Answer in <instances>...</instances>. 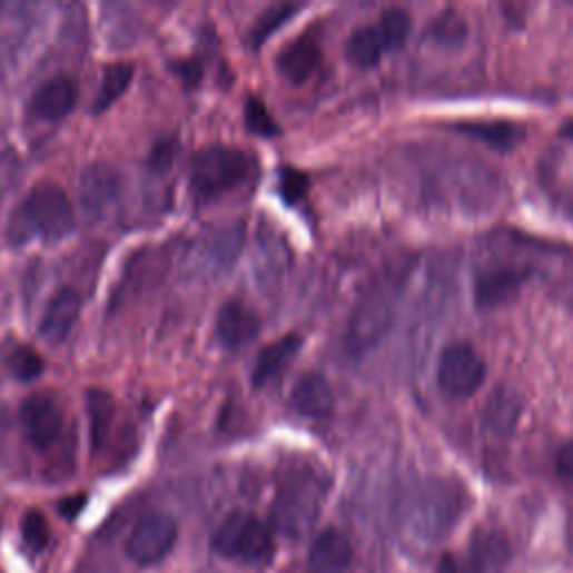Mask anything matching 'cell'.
<instances>
[{
  "label": "cell",
  "mask_w": 573,
  "mask_h": 573,
  "mask_svg": "<svg viewBox=\"0 0 573 573\" xmlns=\"http://www.w3.org/2000/svg\"><path fill=\"white\" fill-rule=\"evenodd\" d=\"M318 488L316 482L289 484L274 504V524L283 533H300L318 513Z\"/></svg>",
  "instance_id": "6"
},
{
  "label": "cell",
  "mask_w": 573,
  "mask_h": 573,
  "mask_svg": "<svg viewBox=\"0 0 573 573\" xmlns=\"http://www.w3.org/2000/svg\"><path fill=\"white\" fill-rule=\"evenodd\" d=\"M21 419L30 444L39 451H48L63 431V415L50 395H34L21 408Z\"/></svg>",
  "instance_id": "7"
},
{
  "label": "cell",
  "mask_w": 573,
  "mask_h": 573,
  "mask_svg": "<svg viewBox=\"0 0 573 573\" xmlns=\"http://www.w3.org/2000/svg\"><path fill=\"white\" fill-rule=\"evenodd\" d=\"M309 190V177L296 168L285 166L280 170V196L285 198V202L294 205L298 200H303Z\"/></svg>",
  "instance_id": "27"
},
{
  "label": "cell",
  "mask_w": 573,
  "mask_h": 573,
  "mask_svg": "<svg viewBox=\"0 0 573 573\" xmlns=\"http://www.w3.org/2000/svg\"><path fill=\"white\" fill-rule=\"evenodd\" d=\"M278 70L285 79H289L292 83H303L307 81L318 63H320V46L318 39L312 34H303L294 41H289L280 55H278Z\"/></svg>",
  "instance_id": "13"
},
{
  "label": "cell",
  "mask_w": 573,
  "mask_h": 573,
  "mask_svg": "<svg viewBox=\"0 0 573 573\" xmlns=\"http://www.w3.org/2000/svg\"><path fill=\"white\" fill-rule=\"evenodd\" d=\"M376 30H378L381 39H384L386 50H399V48H404V43L411 37L413 19L406 10L393 8L381 14V23L376 26Z\"/></svg>",
  "instance_id": "23"
},
{
  "label": "cell",
  "mask_w": 573,
  "mask_h": 573,
  "mask_svg": "<svg viewBox=\"0 0 573 573\" xmlns=\"http://www.w3.org/2000/svg\"><path fill=\"white\" fill-rule=\"evenodd\" d=\"M466 34H468V28H466V21L455 14V12H444L442 17H437L433 21V26L428 28V37L439 43V46H446V48H457L466 41Z\"/></svg>",
  "instance_id": "24"
},
{
  "label": "cell",
  "mask_w": 573,
  "mask_h": 573,
  "mask_svg": "<svg viewBox=\"0 0 573 573\" xmlns=\"http://www.w3.org/2000/svg\"><path fill=\"white\" fill-rule=\"evenodd\" d=\"M352 544L338 531L320 533L309 551V562L318 573H343L352 562Z\"/></svg>",
  "instance_id": "19"
},
{
  "label": "cell",
  "mask_w": 573,
  "mask_h": 573,
  "mask_svg": "<svg viewBox=\"0 0 573 573\" xmlns=\"http://www.w3.org/2000/svg\"><path fill=\"white\" fill-rule=\"evenodd\" d=\"M177 522L172 515L152 511L144 515L130 531L126 540V553L132 562L150 566L161 562L177 542Z\"/></svg>",
  "instance_id": "5"
},
{
  "label": "cell",
  "mask_w": 573,
  "mask_h": 573,
  "mask_svg": "<svg viewBox=\"0 0 573 573\" xmlns=\"http://www.w3.org/2000/svg\"><path fill=\"white\" fill-rule=\"evenodd\" d=\"M121 190L119 172L108 164H92L81 175V202L86 211L101 214Z\"/></svg>",
  "instance_id": "11"
},
{
  "label": "cell",
  "mask_w": 573,
  "mask_h": 573,
  "mask_svg": "<svg viewBox=\"0 0 573 573\" xmlns=\"http://www.w3.org/2000/svg\"><path fill=\"white\" fill-rule=\"evenodd\" d=\"M453 128L462 135L475 137L497 150H513L517 148L526 132L522 126L513 124V121H504V119H471V121H457L453 124Z\"/></svg>",
  "instance_id": "18"
},
{
  "label": "cell",
  "mask_w": 573,
  "mask_h": 573,
  "mask_svg": "<svg viewBox=\"0 0 573 573\" xmlns=\"http://www.w3.org/2000/svg\"><path fill=\"white\" fill-rule=\"evenodd\" d=\"M10 369L19 381H26L28 384V381H37L43 374L46 363L39 356V352H34L32 347L19 345L10 354Z\"/></svg>",
  "instance_id": "25"
},
{
  "label": "cell",
  "mask_w": 573,
  "mask_h": 573,
  "mask_svg": "<svg viewBox=\"0 0 573 573\" xmlns=\"http://www.w3.org/2000/svg\"><path fill=\"white\" fill-rule=\"evenodd\" d=\"M81 314V298L75 289H61L52 296L43 320H41V334L50 343H63L68 334L72 332L75 323Z\"/></svg>",
  "instance_id": "14"
},
{
  "label": "cell",
  "mask_w": 573,
  "mask_h": 573,
  "mask_svg": "<svg viewBox=\"0 0 573 573\" xmlns=\"http://www.w3.org/2000/svg\"><path fill=\"white\" fill-rule=\"evenodd\" d=\"M245 121H247V128L256 135H263V137H274L280 132L278 124L274 121V117L269 115L267 106L256 99V97H249L247 99V108H245Z\"/></svg>",
  "instance_id": "26"
},
{
  "label": "cell",
  "mask_w": 573,
  "mask_h": 573,
  "mask_svg": "<svg viewBox=\"0 0 573 573\" xmlns=\"http://www.w3.org/2000/svg\"><path fill=\"white\" fill-rule=\"evenodd\" d=\"M132 75H135V68L130 63L108 66L95 99V112L108 110L128 90V86L132 83Z\"/></svg>",
  "instance_id": "21"
},
{
  "label": "cell",
  "mask_w": 573,
  "mask_h": 573,
  "mask_svg": "<svg viewBox=\"0 0 573 573\" xmlns=\"http://www.w3.org/2000/svg\"><path fill=\"white\" fill-rule=\"evenodd\" d=\"M292 406L307 417H329L334 411V393L323 374H303L292 391Z\"/></svg>",
  "instance_id": "15"
},
{
  "label": "cell",
  "mask_w": 573,
  "mask_h": 573,
  "mask_svg": "<svg viewBox=\"0 0 573 573\" xmlns=\"http://www.w3.org/2000/svg\"><path fill=\"white\" fill-rule=\"evenodd\" d=\"M528 278L526 267H495L477 278L475 298L480 307H500L513 300Z\"/></svg>",
  "instance_id": "10"
},
{
  "label": "cell",
  "mask_w": 573,
  "mask_h": 573,
  "mask_svg": "<svg viewBox=\"0 0 573 573\" xmlns=\"http://www.w3.org/2000/svg\"><path fill=\"white\" fill-rule=\"evenodd\" d=\"M211 546L218 555L245 564H263L274 555V535L269 526L251 513H231L214 533Z\"/></svg>",
  "instance_id": "3"
},
{
  "label": "cell",
  "mask_w": 573,
  "mask_h": 573,
  "mask_svg": "<svg viewBox=\"0 0 573 573\" xmlns=\"http://www.w3.org/2000/svg\"><path fill=\"white\" fill-rule=\"evenodd\" d=\"M251 170L247 152L234 146H209L200 150L190 164V186L202 200L218 198L240 186Z\"/></svg>",
  "instance_id": "2"
},
{
  "label": "cell",
  "mask_w": 573,
  "mask_h": 573,
  "mask_svg": "<svg viewBox=\"0 0 573 573\" xmlns=\"http://www.w3.org/2000/svg\"><path fill=\"white\" fill-rule=\"evenodd\" d=\"M172 155H175V146H172L170 141H159V144L152 148V152H150V157H148V164H150L155 170H164V168H168V166L172 164Z\"/></svg>",
  "instance_id": "29"
},
{
  "label": "cell",
  "mask_w": 573,
  "mask_h": 573,
  "mask_svg": "<svg viewBox=\"0 0 573 573\" xmlns=\"http://www.w3.org/2000/svg\"><path fill=\"white\" fill-rule=\"evenodd\" d=\"M177 75H179L188 86H194V83L200 81V66H198L196 61L179 63V66H177Z\"/></svg>",
  "instance_id": "31"
},
{
  "label": "cell",
  "mask_w": 573,
  "mask_h": 573,
  "mask_svg": "<svg viewBox=\"0 0 573 573\" xmlns=\"http://www.w3.org/2000/svg\"><path fill=\"white\" fill-rule=\"evenodd\" d=\"M77 83L68 77H55L46 81L32 97V112L46 121H59L68 117L77 106Z\"/></svg>",
  "instance_id": "12"
},
{
  "label": "cell",
  "mask_w": 573,
  "mask_h": 573,
  "mask_svg": "<svg viewBox=\"0 0 573 573\" xmlns=\"http://www.w3.org/2000/svg\"><path fill=\"white\" fill-rule=\"evenodd\" d=\"M260 332L258 314L240 300H229L216 320V336L227 349H238Z\"/></svg>",
  "instance_id": "9"
},
{
  "label": "cell",
  "mask_w": 573,
  "mask_h": 573,
  "mask_svg": "<svg viewBox=\"0 0 573 573\" xmlns=\"http://www.w3.org/2000/svg\"><path fill=\"white\" fill-rule=\"evenodd\" d=\"M562 135H564L566 139H571V141H573V121L562 124Z\"/></svg>",
  "instance_id": "34"
},
{
  "label": "cell",
  "mask_w": 573,
  "mask_h": 573,
  "mask_svg": "<svg viewBox=\"0 0 573 573\" xmlns=\"http://www.w3.org/2000/svg\"><path fill=\"white\" fill-rule=\"evenodd\" d=\"M386 52H388L386 43H384V39H381L378 30L376 28H367V26L354 30L349 34L347 43H345L347 61L354 68H360V70L374 68Z\"/></svg>",
  "instance_id": "20"
},
{
  "label": "cell",
  "mask_w": 573,
  "mask_h": 573,
  "mask_svg": "<svg viewBox=\"0 0 573 573\" xmlns=\"http://www.w3.org/2000/svg\"><path fill=\"white\" fill-rule=\"evenodd\" d=\"M83 506H86V495H77V497H70V500H63V502L59 504V511H61L66 517H77Z\"/></svg>",
  "instance_id": "32"
},
{
  "label": "cell",
  "mask_w": 573,
  "mask_h": 573,
  "mask_svg": "<svg viewBox=\"0 0 573 573\" xmlns=\"http://www.w3.org/2000/svg\"><path fill=\"white\" fill-rule=\"evenodd\" d=\"M300 347H303V338L298 334H287V336L278 338L276 343L267 345L258 354V360H256L254 372H251L254 386L263 388V386L269 384V381L280 376L289 367V363L296 358Z\"/></svg>",
  "instance_id": "16"
},
{
  "label": "cell",
  "mask_w": 573,
  "mask_h": 573,
  "mask_svg": "<svg viewBox=\"0 0 573 573\" xmlns=\"http://www.w3.org/2000/svg\"><path fill=\"white\" fill-rule=\"evenodd\" d=\"M391 312H393V300L386 294H372L367 296L365 303H360V307L356 309L352 323H349V336H347V345H352L354 349L363 352L369 345H374L378 340V336L384 334V329L391 323Z\"/></svg>",
  "instance_id": "8"
},
{
  "label": "cell",
  "mask_w": 573,
  "mask_h": 573,
  "mask_svg": "<svg viewBox=\"0 0 573 573\" xmlns=\"http://www.w3.org/2000/svg\"><path fill=\"white\" fill-rule=\"evenodd\" d=\"M303 10V6H294V3H280V6H271L269 10H265L256 26L251 28V46L260 48L274 32H278L283 26L289 23V19H294L298 12Z\"/></svg>",
  "instance_id": "22"
},
{
  "label": "cell",
  "mask_w": 573,
  "mask_h": 573,
  "mask_svg": "<svg viewBox=\"0 0 573 573\" xmlns=\"http://www.w3.org/2000/svg\"><path fill=\"white\" fill-rule=\"evenodd\" d=\"M75 227L72 207L66 190L55 184H43L30 190V196L19 205L10 223V238L23 245L32 238L59 240Z\"/></svg>",
  "instance_id": "1"
},
{
  "label": "cell",
  "mask_w": 573,
  "mask_h": 573,
  "mask_svg": "<svg viewBox=\"0 0 573 573\" xmlns=\"http://www.w3.org/2000/svg\"><path fill=\"white\" fill-rule=\"evenodd\" d=\"M511 557V546L495 531H480L468 546V573H500Z\"/></svg>",
  "instance_id": "17"
},
{
  "label": "cell",
  "mask_w": 573,
  "mask_h": 573,
  "mask_svg": "<svg viewBox=\"0 0 573 573\" xmlns=\"http://www.w3.org/2000/svg\"><path fill=\"white\" fill-rule=\"evenodd\" d=\"M437 573H468V569H466V564H462L457 557L444 555L442 564L437 566Z\"/></svg>",
  "instance_id": "33"
},
{
  "label": "cell",
  "mask_w": 573,
  "mask_h": 573,
  "mask_svg": "<svg viewBox=\"0 0 573 573\" xmlns=\"http://www.w3.org/2000/svg\"><path fill=\"white\" fill-rule=\"evenodd\" d=\"M557 471L564 480L573 482V442H566L557 453Z\"/></svg>",
  "instance_id": "30"
},
{
  "label": "cell",
  "mask_w": 573,
  "mask_h": 573,
  "mask_svg": "<svg viewBox=\"0 0 573 573\" xmlns=\"http://www.w3.org/2000/svg\"><path fill=\"white\" fill-rule=\"evenodd\" d=\"M23 537L37 551L48 546V542H50V526H48V520H46L43 513L30 511L26 515V520H23Z\"/></svg>",
  "instance_id": "28"
},
{
  "label": "cell",
  "mask_w": 573,
  "mask_h": 573,
  "mask_svg": "<svg viewBox=\"0 0 573 573\" xmlns=\"http://www.w3.org/2000/svg\"><path fill=\"white\" fill-rule=\"evenodd\" d=\"M486 378L484 358L468 343H451L437 365V384L453 399H468Z\"/></svg>",
  "instance_id": "4"
}]
</instances>
